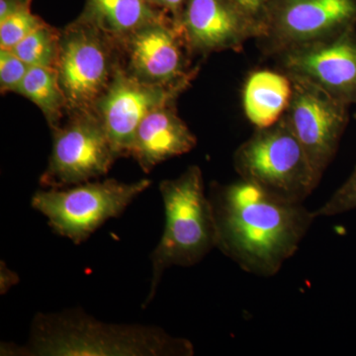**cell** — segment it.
Instances as JSON below:
<instances>
[{
	"mask_svg": "<svg viewBox=\"0 0 356 356\" xmlns=\"http://www.w3.org/2000/svg\"><path fill=\"white\" fill-rule=\"evenodd\" d=\"M208 196L218 250L245 273L261 277L280 273L317 219L304 203L285 202L241 178L213 184Z\"/></svg>",
	"mask_w": 356,
	"mask_h": 356,
	"instance_id": "1",
	"label": "cell"
},
{
	"mask_svg": "<svg viewBox=\"0 0 356 356\" xmlns=\"http://www.w3.org/2000/svg\"><path fill=\"white\" fill-rule=\"evenodd\" d=\"M0 355L13 356H193V343L161 327L109 324L72 309L38 313L25 346L2 343Z\"/></svg>",
	"mask_w": 356,
	"mask_h": 356,
	"instance_id": "2",
	"label": "cell"
},
{
	"mask_svg": "<svg viewBox=\"0 0 356 356\" xmlns=\"http://www.w3.org/2000/svg\"><path fill=\"white\" fill-rule=\"evenodd\" d=\"M159 191L165 207V229L151 254V287L143 308L156 297L166 269L196 266L217 248L214 211L198 165L189 166L177 178L163 180Z\"/></svg>",
	"mask_w": 356,
	"mask_h": 356,
	"instance_id": "3",
	"label": "cell"
},
{
	"mask_svg": "<svg viewBox=\"0 0 356 356\" xmlns=\"http://www.w3.org/2000/svg\"><path fill=\"white\" fill-rule=\"evenodd\" d=\"M234 168L241 179L289 203H304L322 180L284 115L236 149Z\"/></svg>",
	"mask_w": 356,
	"mask_h": 356,
	"instance_id": "4",
	"label": "cell"
},
{
	"mask_svg": "<svg viewBox=\"0 0 356 356\" xmlns=\"http://www.w3.org/2000/svg\"><path fill=\"white\" fill-rule=\"evenodd\" d=\"M151 184L149 179L132 184L105 179L43 189L35 192L31 206L47 218L56 235L81 245L110 219L120 217Z\"/></svg>",
	"mask_w": 356,
	"mask_h": 356,
	"instance_id": "5",
	"label": "cell"
},
{
	"mask_svg": "<svg viewBox=\"0 0 356 356\" xmlns=\"http://www.w3.org/2000/svg\"><path fill=\"white\" fill-rule=\"evenodd\" d=\"M356 29V0H270L257 41L277 56Z\"/></svg>",
	"mask_w": 356,
	"mask_h": 356,
	"instance_id": "6",
	"label": "cell"
},
{
	"mask_svg": "<svg viewBox=\"0 0 356 356\" xmlns=\"http://www.w3.org/2000/svg\"><path fill=\"white\" fill-rule=\"evenodd\" d=\"M120 63L118 44L79 19L60 35L56 70L67 99V113L93 111Z\"/></svg>",
	"mask_w": 356,
	"mask_h": 356,
	"instance_id": "7",
	"label": "cell"
},
{
	"mask_svg": "<svg viewBox=\"0 0 356 356\" xmlns=\"http://www.w3.org/2000/svg\"><path fill=\"white\" fill-rule=\"evenodd\" d=\"M48 166L40 177L44 188H65L104 177L119 158L95 111L67 113L53 129Z\"/></svg>",
	"mask_w": 356,
	"mask_h": 356,
	"instance_id": "8",
	"label": "cell"
},
{
	"mask_svg": "<svg viewBox=\"0 0 356 356\" xmlns=\"http://www.w3.org/2000/svg\"><path fill=\"white\" fill-rule=\"evenodd\" d=\"M291 81L292 97L284 116L322 179L348 126L350 105L334 99L313 84L300 79Z\"/></svg>",
	"mask_w": 356,
	"mask_h": 356,
	"instance_id": "9",
	"label": "cell"
},
{
	"mask_svg": "<svg viewBox=\"0 0 356 356\" xmlns=\"http://www.w3.org/2000/svg\"><path fill=\"white\" fill-rule=\"evenodd\" d=\"M188 86V83H145L131 76L119 63L108 88L93 110L102 122L119 158L130 156L136 131L147 115L159 107L175 102Z\"/></svg>",
	"mask_w": 356,
	"mask_h": 356,
	"instance_id": "10",
	"label": "cell"
},
{
	"mask_svg": "<svg viewBox=\"0 0 356 356\" xmlns=\"http://www.w3.org/2000/svg\"><path fill=\"white\" fill-rule=\"evenodd\" d=\"M116 43L121 67L145 83H191L197 74L189 67L191 54L172 18L144 26Z\"/></svg>",
	"mask_w": 356,
	"mask_h": 356,
	"instance_id": "11",
	"label": "cell"
},
{
	"mask_svg": "<svg viewBox=\"0 0 356 356\" xmlns=\"http://www.w3.org/2000/svg\"><path fill=\"white\" fill-rule=\"evenodd\" d=\"M276 58L290 79L313 84L350 106L356 104V29Z\"/></svg>",
	"mask_w": 356,
	"mask_h": 356,
	"instance_id": "12",
	"label": "cell"
},
{
	"mask_svg": "<svg viewBox=\"0 0 356 356\" xmlns=\"http://www.w3.org/2000/svg\"><path fill=\"white\" fill-rule=\"evenodd\" d=\"M191 55L242 50L261 23L231 0H186L175 21Z\"/></svg>",
	"mask_w": 356,
	"mask_h": 356,
	"instance_id": "13",
	"label": "cell"
},
{
	"mask_svg": "<svg viewBox=\"0 0 356 356\" xmlns=\"http://www.w3.org/2000/svg\"><path fill=\"white\" fill-rule=\"evenodd\" d=\"M175 103L154 110L136 131L129 156L144 172H151L159 163L189 153L197 144L195 135L178 116Z\"/></svg>",
	"mask_w": 356,
	"mask_h": 356,
	"instance_id": "14",
	"label": "cell"
},
{
	"mask_svg": "<svg viewBox=\"0 0 356 356\" xmlns=\"http://www.w3.org/2000/svg\"><path fill=\"white\" fill-rule=\"evenodd\" d=\"M293 92L291 79L284 72L257 70L243 88V109L257 129L270 127L288 108Z\"/></svg>",
	"mask_w": 356,
	"mask_h": 356,
	"instance_id": "15",
	"label": "cell"
},
{
	"mask_svg": "<svg viewBox=\"0 0 356 356\" xmlns=\"http://www.w3.org/2000/svg\"><path fill=\"white\" fill-rule=\"evenodd\" d=\"M165 17L151 0H88L79 19L117 42Z\"/></svg>",
	"mask_w": 356,
	"mask_h": 356,
	"instance_id": "16",
	"label": "cell"
},
{
	"mask_svg": "<svg viewBox=\"0 0 356 356\" xmlns=\"http://www.w3.org/2000/svg\"><path fill=\"white\" fill-rule=\"evenodd\" d=\"M17 93L41 109L51 130L62 123L67 113V99L56 67H30Z\"/></svg>",
	"mask_w": 356,
	"mask_h": 356,
	"instance_id": "17",
	"label": "cell"
},
{
	"mask_svg": "<svg viewBox=\"0 0 356 356\" xmlns=\"http://www.w3.org/2000/svg\"><path fill=\"white\" fill-rule=\"evenodd\" d=\"M60 35L51 26H40L11 51L29 67H51L57 65Z\"/></svg>",
	"mask_w": 356,
	"mask_h": 356,
	"instance_id": "18",
	"label": "cell"
},
{
	"mask_svg": "<svg viewBox=\"0 0 356 356\" xmlns=\"http://www.w3.org/2000/svg\"><path fill=\"white\" fill-rule=\"evenodd\" d=\"M43 24L44 21L34 15L30 8L23 9L0 21V49L11 50Z\"/></svg>",
	"mask_w": 356,
	"mask_h": 356,
	"instance_id": "19",
	"label": "cell"
},
{
	"mask_svg": "<svg viewBox=\"0 0 356 356\" xmlns=\"http://www.w3.org/2000/svg\"><path fill=\"white\" fill-rule=\"evenodd\" d=\"M356 209V166L350 177L315 212L316 218L334 217Z\"/></svg>",
	"mask_w": 356,
	"mask_h": 356,
	"instance_id": "20",
	"label": "cell"
},
{
	"mask_svg": "<svg viewBox=\"0 0 356 356\" xmlns=\"http://www.w3.org/2000/svg\"><path fill=\"white\" fill-rule=\"evenodd\" d=\"M30 67L11 50L0 49V89L1 92H16Z\"/></svg>",
	"mask_w": 356,
	"mask_h": 356,
	"instance_id": "21",
	"label": "cell"
},
{
	"mask_svg": "<svg viewBox=\"0 0 356 356\" xmlns=\"http://www.w3.org/2000/svg\"><path fill=\"white\" fill-rule=\"evenodd\" d=\"M231 1L261 23L267 4L270 0H231Z\"/></svg>",
	"mask_w": 356,
	"mask_h": 356,
	"instance_id": "22",
	"label": "cell"
},
{
	"mask_svg": "<svg viewBox=\"0 0 356 356\" xmlns=\"http://www.w3.org/2000/svg\"><path fill=\"white\" fill-rule=\"evenodd\" d=\"M32 0H0V21L13 14L30 8Z\"/></svg>",
	"mask_w": 356,
	"mask_h": 356,
	"instance_id": "23",
	"label": "cell"
},
{
	"mask_svg": "<svg viewBox=\"0 0 356 356\" xmlns=\"http://www.w3.org/2000/svg\"><path fill=\"white\" fill-rule=\"evenodd\" d=\"M19 282V276L17 273H13L6 262L1 261L0 266V293L1 295L6 294L8 290L11 289L14 285Z\"/></svg>",
	"mask_w": 356,
	"mask_h": 356,
	"instance_id": "24",
	"label": "cell"
},
{
	"mask_svg": "<svg viewBox=\"0 0 356 356\" xmlns=\"http://www.w3.org/2000/svg\"><path fill=\"white\" fill-rule=\"evenodd\" d=\"M151 1L153 2L154 6L173 13V15H175L173 20L175 21L181 13L186 0H151Z\"/></svg>",
	"mask_w": 356,
	"mask_h": 356,
	"instance_id": "25",
	"label": "cell"
},
{
	"mask_svg": "<svg viewBox=\"0 0 356 356\" xmlns=\"http://www.w3.org/2000/svg\"><path fill=\"white\" fill-rule=\"evenodd\" d=\"M355 119H356V114L355 115Z\"/></svg>",
	"mask_w": 356,
	"mask_h": 356,
	"instance_id": "26",
	"label": "cell"
}]
</instances>
